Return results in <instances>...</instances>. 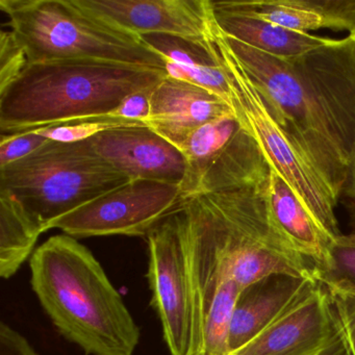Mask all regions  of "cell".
Here are the masks:
<instances>
[{"label":"cell","mask_w":355,"mask_h":355,"mask_svg":"<svg viewBox=\"0 0 355 355\" xmlns=\"http://www.w3.org/2000/svg\"><path fill=\"white\" fill-rule=\"evenodd\" d=\"M222 36L270 113L340 197L355 155V36L292 59Z\"/></svg>","instance_id":"cell-1"},{"label":"cell","mask_w":355,"mask_h":355,"mask_svg":"<svg viewBox=\"0 0 355 355\" xmlns=\"http://www.w3.org/2000/svg\"><path fill=\"white\" fill-rule=\"evenodd\" d=\"M31 284L58 331L87 355H134L141 330L101 263L58 234L31 257Z\"/></svg>","instance_id":"cell-2"},{"label":"cell","mask_w":355,"mask_h":355,"mask_svg":"<svg viewBox=\"0 0 355 355\" xmlns=\"http://www.w3.org/2000/svg\"><path fill=\"white\" fill-rule=\"evenodd\" d=\"M164 69L97 60L30 64L0 92L1 135L109 116L135 93L153 90Z\"/></svg>","instance_id":"cell-3"},{"label":"cell","mask_w":355,"mask_h":355,"mask_svg":"<svg viewBox=\"0 0 355 355\" xmlns=\"http://www.w3.org/2000/svg\"><path fill=\"white\" fill-rule=\"evenodd\" d=\"M11 32L30 64L97 60L165 70V61L130 34L78 0H0Z\"/></svg>","instance_id":"cell-4"},{"label":"cell","mask_w":355,"mask_h":355,"mask_svg":"<svg viewBox=\"0 0 355 355\" xmlns=\"http://www.w3.org/2000/svg\"><path fill=\"white\" fill-rule=\"evenodd\" d=\"M266 184L191 196L228 275L241 290L275 274L309 276V261L292 248L270 215Z\"/></svg>","instance_id":"cell-5"},{"label":"cell","mask_w":355,"mask_h":355,"mask_svg":"<svg viewBox=\"0 0 355 355\" xmlns=\"http://www.w3.org/2000/svg\"><path fill=\"white\" fill-rule=\"evenodd\" d=\"M130 182L95 150L91 140L49 141L0 169V190L15 197L44 232L55 220Z\"/></svg>","instance_id":"cell-6"},{"label":"cell","mask_w":355,"mask_h":355,"mask_svg":"<svg viewBox=\"0 0 355 355\" xmlns=\"http://www.w3.org/2000/svg\"><path fill=\"white\" fill-rule=\"evenodd\" d=\"M207 47L225 74L234 114L259 144L270 169L277 172L332 241L340 236L338 197L270 113L261 93L232 55L216 24Z\"/></svg>","instance_id":"cell-7"},{"label":"cell","mask_w":355,"mask_h":355,"mask_svg":"<svg viewBox=\"0 0 355 355\" xmlns=\"http://www.w3.org/2000/svg\"><path fill=\"white\" fill-rule=\"evenodd\" d=\"M173 145L187 163L180 184L182 199L196 194L203 180L248 188L261 186L269 178L270 167L259 144L236 114L198 126Z\"/></svg>","instance_id":"cell-8"},{"label":"cell","mask_w":355,"mask_h":355,"mask_svg":"<svg viewBox=\"0 0 355 355\" xmlns=\"http://www.w3.org/2000/svg\"><path fill=\"white\" fill-rule=\"evenodd\" d=\"M147 279L171 355H188L192 338V288L188 232L182 203L146 236Z\"/></svg>","instance_id":"cell-9"},{"label":"cell","mask_w":355,"mask_h":355,"mask_svg":"<svg viewBox=\"0 0 355 355\" xmlns=\"http://www.w3.org/2000/svg\"><path fill=\"white\" fill-rule=\"evenodd\" d=\"M180 186L130 180L55 220L49 230L72 238L145 236L182 203Z\"/></svg>","instance_id":"cell-10"},{"label":"cell","mask_w":355,"mask_h":355,"mask_svg":"<svg viewBox=\"0 0 355 355\" xmlns=\"http://www.w3.org/2000/svg\"><path fill=\"white\" fill-rule=\"evenodd\" d=\"M338 344L327 292L311 279L275 319L230 355H323Z\"/></svg>","instance_id":"cell-11"},{"label":"cell","mask_w":355,"mask_h":355,"mask_svg":"<svg viewBox=\"0 0 355 355\" xmlns=\"http://www.w3.org/2000/svg\"><path fill=\"white\" fill-rule=\"evenodd\" d=\"M78 3L140 38L163 35L205 43L216 24L211 0H78Z\"/></svg>","instance_id":"cell-12"},{"label":"cell","mask_w":355,"mask_h":355,"mask_svg":"<svg viewBox=\"0 0 355 355\" xmlns=\"http://www.w3.org/2000/svg\"><path fill=\"white\" fill-rule=\"evenodd\" d=\"M95 150L130 180L182 184L187 163L173 144L149 126L114 128L90 139Z\"/></svg>","instance_id":"cell-13"},{"label":"cell","mask_w":355,"mask_h":355,"mask_svg":"<svg viewBox=\"0 0 355 355\" xmlns=\"http://www.w3.org/2000/svg\"><path fill=\"white\" fill-rule=\"evenodd\" d=\"M230 114L232 107L217 95L167 76L151 91L147 125L174 144L190 130Z\"/></svg>","instance_id":"cell-14"},{"label":"cell","mask_w":355,"mask_h":355,"mask_svg":"<svg viewBox=\"0 0 355 355\" xmlns=\"http://www.w3.org/2000/svg\"><path fill=\"white\" fill-rule=\"evenodd\" d=\"M230 9L299 33L329 28L355 36V0H242Z\"/></svg>","instance_id":"cell-15"},{"label":"cell","mask_w":355,"mask_h":355,"mask_svg":"<svg viewBox=\"0 0 355 355\" xmlns=\"http://www.w3.org/2000/svg\"><path fill=\"white\" fill-rule=\"evenodd\" d=\"M311 279L275 274L243 288L230 323V353L257 336Z\"/></svg>","instance_id":"cell-16"},{"label":"cell","mask_w":355,"mask_h":355,"mask_svg":"<svg viewBox=\"0 0 355 355\" xmlns=\"http://www.w3.org/2000/svg\"><path fill=\"white\" fill-rule=\"evenodd\" d=\"M218 28L226 36L257 51L282 59H292L327 44L331 39L295 32L272 22L228 8L223 1H213Z\"/></svg>","instance_id":"cell-17"},{"label":"cell","mask_w":355,"mask_h":355,"mask_svg":"<svg viewBox=\"0 0 355 355\" xmlns=\"http://www.w3.org/2000/svg\"><path fill=\"white\" fill-rule=\"evenodd\" d=\"M265 197L270 215L288 244L311 266L320 263L332 240L273 169H270Z\"/></svg>","instance_id":"cell-18"},{"label":"cell","mask_w":355,"mask_h":355,"mask_svg":"<svg viewBox=\"0 0 355 355\" xmlns=\"http://www.w3.org/2000/svg\"><path fill=\"white\" fill-rule=\"evenodd\" d=\"M141 39L163 58L169 78L205 89L232 107L227 78L214 59L207 42H193L163 35H148Z\"/></svg>","instance_id":"cell-19"},{"label":"cell","mask_w":355,"mask_h":355,"mask_svg":"<svg viewBox=\"0 0 355 355\" xmlns=\"http://www.w3.org/2000/svg\"><path fill=\"white\" fill-rule=\"evenodd\" d=\"M44 228L21 203L7 191L0 190V276L13 277L28 257Z\"/></svg>","instance_id":"cell-20"},{"label":"cell","mask_w":355,"mask_h":355,"mask_svg":"<svg viewBox=\"0 0 355 355\" xmlns=\"http://www.w3.org/2000/svg\"><path fill=\"white\" fill-rule=\"evenodd\" d=\"M311 274L326 290L355 296V232L334 239Z\"/></svg>","instance_id":"cell-21"},{"label":"cell","mask_w":355,"mask_h":355,"mask_svg":"<svg viewBox=\"0 0 355 355\" xmlns=\"http://www.w3.org/2000/svg\"><path fill=\"white\" fill-rule=\"evenodd\" d=\"M130 126H148L143 122L118 119L111 115L103 117L88 118L58 124L51 128L33 130L32 132L44 137L53 142L76 143L88 141L97 135L103 134L114 128H130Z\"/></svg>","instance_id":"cell-22"},{"label":"cell","mask_w":355,"mask_h":355,"mask_svg":"<svg viewBox=\"0 0 355 355\" xmlns=\"http://www.w3.org/2000/svg\"><path fill=\"white\" fill-rule=\"evenodd\" d=\"M326 292L330 319L338 345L344 355H355V296L336 291Z\"/></svg>","instance_id":"cell-23"},{"label":"cell","mask_w":355,"mask_h":355,"mask_svg":"<svg viewBox=\"0 0 355 355\" xmlns=\"http://www.w3.org/2000/svg\"><path fill=\"white\" fill-rule=\"evenodd\" d=\"M28 66L26 51L13 33H0V92L13 84Z\"/></svg>","instance_id":"cell-24"},{"label":"cell","mask_w":355,"mask_h":355,"mask_svg":"<svg viewBox=\"0 0 355 355\" xmlns=\"http://www.w3.org/2000/svg\"><path fill=\"white\" fill-rule=\"evenodd\" d=\"M49 140L36 132H24L5 136L0 141V169L16 163L38 150Z\"/></svg>","instance_id":"cell-25"},{"label":"cell","mask_w":355,"mask_h":355,"mask_svg":"<svg viewBox=\"0 0 355 355\" xmlns=\"http://www.w3.org/2000/svg\"><path fill=\"white\" fill-rule=\"evenodd\" d=\"M153 90L142 91L126 97L111 114L112 117L147 124L150 115V93Z\"/></svg>","instance_id":"cell-26"},{"label":"cell","mask_w":355,"mask_h":355,"mask_svg":"<svg viewBox=\"0 0 355 355\" xmlns=\"http://www.w3.org/2000/svg\"><path fill=\"white\" fill-rule=\"evenodd\" d=\"M0 355H40L28 340L5 322L0 324Z\"/></svg>","instance_id":"cell-27"},{"label":"cell","mask_w":355,"mask_h":355,"mask_svg":"<svg viewBox=\"0 0 355 355\" xmlns=\"http://www.w3.org/2000/svg\"><path fill=\"white\" fill-rule=\"evenodd\" d=\"M344 190L350 198L355 200V155L349 165L348 178H347Z\"/></svg>","instance_id":"cell-28"},{"label":"cell","mask_w":355,"mask_h":355,"mask_svg":"<svg viewBox=\"0 0 355 355\" xmlns=\"http://www.w3.org/2000/svg\"><path fill=\"white\" fill-rule=\"evenodd\" d=\"M323 355H344V353H343L340 345H336V346H334V348L330 349L329 351H327V352Z\"/></svg>","instance_id":"cell-29"}]
</instances>
